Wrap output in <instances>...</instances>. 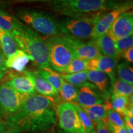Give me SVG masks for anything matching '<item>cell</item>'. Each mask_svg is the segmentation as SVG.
<instances>
[{"label":"cell","instance_id":"6da1fadb","mask_svg":"<svg viewBox=\"0 0 133 133\" xmlns=\"http://www.w3.org/2000/svg\"><path fill=\"white\" fill-rule=\"evenodd\" d=\"M56 121L52 99L37 94L30 96L17 112L6 118L11 129L19 132L47 131Z\"/></svg>","mask_w":133,"mask_h":133},{"label":"cell","instance_id":"4fadbf2b","mask_svg":"<svg viewBox=\"0 0 133 133\" xmlns=\"http://www.w3.org/2000/svg\"><path fill=\"white\" fill-rule=\"evenodd\" d=\"M64 37L69 43L74 52L75 58H81L89 60L97 57L101 55L94 38H92V39L88 43H84L79 39L65 36Z\"/></svg>","mask_w":133,"mask_h":133},{"label":"cell","instance_id":"60d3db41","mask_svg":"<svg viewBox=\"0 0 133 133\" xmlns=\"http://www.w3.org/2000/svg\"><path fill=\"white\" fill-rule=\"evenodd\" d=\"M4 133H21V132H19V131H18L17 130H15V129H10L9 130H8L7 131H5Z\"/></svg>","mask_w":133,"mask_h":133},{"label":"cell","instance_id":"f35d334b","mask_svg":"<svg viewBox=\"0 0 133 133\" xmlns=\"http://www.w3.org/2000/svg\"><path fill=\"white\" fill-rule=\"evenodd\" d=\"M59 0H15V3H33L38 1H55Z\"/></svg>","mask_w":133,"mask_h":133},{"label":"cell","instance_id":"7bdbcfd3","mask_svg":"<svg viewBox=\"0 0 133 133\" xmlns=\"http://www.w3.org/2000/svg\"><path fill=\"white\" fill-rule=\"evenodd\" d=\"M5 71H0V82L2 81V79H3V78L5 76Z\"/></svg>","mask_w":133,"mask_h":133},{"label":"cell","instance_id":"7c38bea8","mask_svg":"<svg viewBox=\"0 0 133 133\" xmlns=\"http://www.w3.org/2000/svg\"><path fill=\"white\" fill-rule=\"evenodd\" d=\"M117 66V58L99 55L97 57L88 60L86 69L88 70H99L109 76L112 86L115 78L116 69Z\"/></svg>","mask_w":133,"mask_h":133},{"label":"cell","instance_id":"484cf974","mask_svg":"<svg viewBox=\"0 0 133 133\" xmlns=\"http://www.w3.org/2000/svg\"><path fill=\"white\" fill-rule=\"evenodd\" d=\"M119 79L130 84H133V70L128 63L123 62L116 66Z\"/></svg>","mask_w":133,"mask_h":133},{"label":"cell","instance_id":"7a4b0ae2","mask_svg":"<svg viewBox=\"0 0 133 133\" xmlns=\"http://www.w3.org/2000/svg\"><path fill=\"white\" fill-rule=\"evenodd\" d=\"M11 35L20 49L25 52L39 69H52L47 43L37 32L23 24Z\"/></svg>","mask_w":133,"mask_h":133},{"label":"cell","instance_id":"277c9868","mask_svg":"<svg viewBox=\"0 0 133 133\" xmlns=\"http://www.w3.org/2000/svg\"><path fill=\"white\" fill-rule=\"evenodd\" d=\"M107 0H59L50 2L55 12L66 17L91 14L105 9Z\"/></svg>","mask_w":133,"mask_h":133},{"label":"cell","instance_id":"74e56055","mask_svg":"<svg viewBox=\"0 0 133 133\" xmlns=\"http://www.w3.org/2000/svg\"><path fill=\"white\" fill-rule=\"evenodd\" d=\"M124 124L133 128V116H129L128 115H124Z\"/></svg>","mask_w":133,"mask_h":133},{"label":"cell","instance_id":"30bf717a","mask_svg":"<svg viewBox=\"0 0 133 133\" xmlns=\"http://www.w3.org/2000/svg\"><path fill=\"white\" fill-rule=\"evenodd\" d=\"M132 8V1H128L119 7L113 9L107 14L101 16L94 26L92 38H96L107 32L114 21L118 17L127 11H130Z\"/></svg>","mask_w":133,"mask_h":133},{"label":"cell","instance_id":"1f68e13d","mask_svg":"<svg viewBox=\"0 0 133 133\" xmlns=\"http://www.w3.org/2000/svg\"><path fill=\"white\" fill-rule=\"evenodd\" d=\"M94 133H112L108 120L102 121L97 125V128L94 130Z\"/></svg>","mask_w":133,"mask_h":133},{"label":"cell","instance_id":"7402d4cb","mask_svg":"<svg viewBox=\"0 0 133 133\" xmlns=\"http://www.w3.org/2000/svg\"><path fill=\"white\" fill-rule=\"evenodd\" d=\"M59 94L65 102L75 103L77 102V88L64 79Z\"/></svg>","mask_w":133,"mask_h":133},{"label":"cell","instance_id":"ac0fdd59","mask_svg":"<svg viewBox=\"0 0 133 133\" xmlns=\"http://www.w3.org/2000/svg\"><path fill=\"white\" fill-rule=\"evenodd\" d=\"M94 39L101 55L118 58L119 56L115 49L114 41L107 32Z\"/></svg>","mask_w":133,"mask_h":133},{"label":"cell","instance_id":"f1b7e54d","mask_svg":"<svg viewBox=\"0 0 133 133\" xmlns=\"http://www.w3.org/2000/svg\"><path fill=\"white\" fill-rule=\"evenodd\" d=\"M75 107L77 114L78 115V116L80 119V120L82 123L83 127H84V131L86 133H90L94 130V124L91 121V119L89 118V117L86 114V113L84 112V110L77 103H73Z\"/></svg>","mask_w":133,"mask_h":133},{"label":"cell","instance_id":"f6af8a7d","mask_svg":"<svg viewBox=\"0 0 133 133\" xmlns=\"http://www.w3.org/2000/svg\"><path fill=\"white\" fill-rule=\"evenodd\" d=\"M90 133H94V130H93V131H92V132H90Z\"/></svg>","mask_w":133,"mask_h":133},{"label":"cell","instance_id":"ffe728a7","mask_svg":"<svg viewBox=\"0 0 133 133\" xmlns=\"http://www.w3.org/2000/svg\"><path fill=\"white\" fill-rule=\"evenodd\" d=\"M23 25L19 19L6 11L0 9V29L12 34Z\"/></svg>","mask_w":133,"mask_h":133},{"label":"cell","instance_id":"d4e9b609","mask_svg":"<svg viewBox=\"0 0 133 133\" xmlns=\"http://www.w3.org/2000/svg\"><path fill=\"white\" fill-rule=\"evenodd\" d=\"M132 84L124 82L120 79H116L113 85V94L130 98L132 96Z\"/></svg>","mask_w":133,"mask_h":133},{"label":"cell","instance_id":"8d00e7d4","mask_svg":"<svg viewBox=\"0 0 133 133\" xmlns=\"http://www.w3.org/2000/svg\"><path fill=\"white\" fill-rule=\"evenodd\" d=\"M7 70L6 66V57L3 54L2 51H0V71H5Z\"/></svg>","mask_w":133,"mask_h":133},{"label":"cell","instance_id":"b9f144b4","mask_svg":"<svg viewBox=\"0 0 133 133\" xmlns=\"http://www.w3.org/2000/svg\"><path fill=\"white\" fill-rule=\"evenodd\" d=\"M125 126L126 129H127L128 133H133V128L129 127V126L126 125V124H125Z\"/></svg>","mask_w":133,"mask_h":133},{"label":"cell","instance_id":"d590c367","mask_svg":"<svg viewBox=\"0 0 133 133\" xmlns=\"http://www.w3.org/2000/svg\"><path fill=\"white\" fill-rule=\"evenodd\" d=\"M109 124L112 133H128L127 129H126L125 125L123 126H121V127H119V126H116L113 125V124L110 123L109 122Z\"/></svg>","mask_w":133,"mask_h":133},{"label":"cell","instance_id":"d6a6232c","mask_svg":"<svg viewBox=\"0 0 133 133\" xmlns=\"http://www.w3.org/2000/svg\"><path fill=\"white\" fill-rule=\"evenodd\" d=\"M130 0H107L106 8L115 9Z\"/></svg>","mask_w":133,"mask_h":133},{"label":"cell","instance_id":"836d02e7","mask_svg":"<svg viewBox=\"0 0 133 133\" xmlns=\"http://www.w3.org/2000/svg\"><path fill=\"white\" fill-rule=\"evenodd\" d=\"M81 108H82V107H81ZM82 109L84 110V111L86 113V114H87L88 116H89V118H90L91 119V121H92V123H94V126H97L99 124L101 123H102V121H106V120H103V119H101L100 118L98 117L97 116H96V115L92 114V112H89V111L88 110L84 109V108H82ZM107 120H108V119H107Z\"/></svg>","mask_w":133,"mask_h":133},{"label":"cell","instance_id":"e0dca14e","mask_svg":"<svg viewBox=\"0 0 133 133\" xmlns=\"http://www.w3.org/2000/svg\"><path fill=\"white\" fill-rule=\"evenodd\" d=\"M30 60V57L25 52L19 49L14 54L6 58V66L7 69H13L19 72H23Z\"/></svg>","mask_w":133,"mask_h":133},{"label":"cell","instance_id":"4dcf8cb0","mask_svg":"<svg viewBox=\"0 0 133 133\" xmlns=\"http://www.w3.org/2000/svg\"><path fill=\"white\" fill-rule=\"evenodd\" d=\"M80 107L84 108L89 112H92V114L96 115L98 117L103 120H107V112H106L105 107L104 104H97L94 105L92 106H89V107H84V106H81Z\"/></svg>","mask_w":133,"mask_h":133},{"label":"cell","instance_id":"5bb4252c","mask_svg":"<svg viewBox=\"0 0 133 133\" xmlns=\"http://www.w3.org/2000/svg\"><path fill=\"white\" fill-rule=\"evenodd\" d=\"M23 73L25 76L30 79L35 89L36 92L39 93L40 95L52 98L59 94V92L56 90L46 79L38 75L35 71L25 70Z\"/></svg>","mask_w":133,"mask_h":133},{"label":"cell","instance_id":"2e32d148","mask_svg":"<svg viewBox=\"0 0 133 133\" xmlns=\"http://www.w3.org/2000/svg\"><path fill=\"white\" fill-rule=\"evenodd\" d=\"M5 83L21 94L28 96H33L36 94L33 84L26 76L11 75L9 80Z\"/></svg>","mask_w":133,"mask_h":133},{"label":"cell","instance_id":"f546056e","mask_svg":"<svg viewBox=\"0 0 133 133\" xmlns=\"http://www.w3.org/2000/svg\"><path fill=\"white\" fill-rule=\"evenodd\" d=\"M115 42V46L118 56H120L124 51L132 48L133 45V36H129L122 39L116 40Z\"/></svg>","mask_w":133,"mask_h":133},{"label":"cell","instance_id":"ee69618b","mask_svg":"<svg viewBox=\"0 0 133 133\" xmlns=\"http://www.w3.org/2000/svg\"><path fill=\"white\" fill-rule=\"evenodd\" d=\"M42 133H54V132H42Z\"/></svg>","mask_w":133,"mask_h":133},{"label":"cell","instance_id":"bcb514c9","mask_svg":"<svg viewBox=\"0 0 133 133\" xmlns=\"http://www.w3.org/2000/svg\"><path fill=\"white\" fill-rule=\"evenodd\" d=\"M0 51H1V45H0Z\"/></svg>","mask_w":133,"mask_h":133},{"label":"cell","instance_id":"83f0119b","mask_svg":"<svg viewBox=\"0 0 133 133\" xmlns=\"http://www.w3.org/2000/svg\"><path fill=\"white\" fill-rule=\"evenodd\" d=\"M105 107L106 112H107V119L110 123L116 126H123L125 125L123 119L121 116L117 112H116L111 107L110 103L109 101H105Z\"/></svg>","mask_w":133,"mask_h":133},{"label":"cell","instance_id":"5b68a950","mask_svg":"<svg viewBox=\"0 0 133 133\" xmlns=\"http://www.w3.org/2000/svg\"><path fill=\"white\" fill-rule=\"evenodd\" d=\"M44 39L48 46L51 69L62 73L75 58L69 43L65 38L61 35L47 36Z\"/></svg>","mask_w":133,"mask_h":133},{"label":"cell","instance_id":"52a82bcc","mask_svg":"<svg viewBox=\"0 0 133 133\" xmlns=\"http://www.w3.org/2000/svg\"><path fill=\"white\" fill-rule=\"evenodd\" d=\"M56 113L63 132L86 133L73 103H61L57 106Z\"/></svg>","mask_w":133,"mask_h":133},{"label":"cell","instance_id":"d6986e66","mask_svg":"<svg viewBox=\"0 0 133 133\" xmlns=\"http://www.w3.org/2000/svg\"><path fill=\"white\" fill-rule=\"evenodd\" d=\"M0 45L4 57L8 58L19 49L16 41L11 33L0 29Z\"/></svg>","mask_w":133,"mask_h":133},{"label":"cell","instance_id":"e575fe53","mask_svg":"<svg viewBox=\"0 0 133 133\" xmlns=\"http://www.w3.org/2000/svg\"><path fill=\"white\" fill-rule=\"evenodd\" d=\"M122 57L128 62L132 63L133 62V48H130L121 54Z\"/></svg>","mask_w":133,"mask_h":133},{"label":"cell","instance_id":"603a6c76","mask_svg":"<svg viewBox=\"0 0 133 133\" xmlns=\"http://www.w3.org/2000/svg\"><path fill=\"white\" fill-rule=\"evenodd\" d=\"M130 98L126 97L123 96L112 94V95L111 96V107L120 115H124L126 110L131 105H129L130 104L129 103Z\"/></svg>","mask_w":133,"mask_h":133},{"label":"cell","instance_id":"3957f363","mask_svg":"<svg viewBox=\"0 0 133 133\" xmlns=\"http://www.w3.org/2000/svg\"><path fill=\"white\" fill-rule=\"evenodd\" d=\"M101 16L99 14H91L66 17L57 22L60 33L65 37L81 41L90 39L92 38L94 26Z\"/></svg>","mask_w":133,"mask_h":133},{"label":"cell","instance_id":"cb8c5ba5","mask_svg":"<svg viewBox=\"0 0 133 133\" xmlns=\"http://www.w3.org/2000/svg\"><path fill=\"white\" fill-rule=\"evenodd\" d=\"M88 70L80 71L71 74H61V76L65 81L75 86H78L87 82Z\"/></svg>","mask_w":133,"mask_h":133},{"label":"cell","instance_id":"9c48e42d","mask_svg":"<svg viewBox=\"0 0 133 133\" xmlns=\"http://www.w3.org/2000/svg\"><path fill=\"white\" fill-rule=\"evenodd\" d=\"M107 33L114 41L132 35L133 12L128 11L123 13L113 23Z\"/></svg>","mask_w":133,"mask_h":133},{"label":"cell","instance_id":"8992f818","mask_svg":"<svg viewBox=\"0 0 133 133\" xmlns=\"http://www.w3.org/2000/svg\"><path fill=\"white\" fill-rule=\"evenodd\" d=\"M18 19L36 32L47 36L60 35L57 22L45 13L34 10H23L17 14Z\"/></svg>","mask_w":133,"mask_h":133},{"label":"cell","instance_id":"4316f807","mask_svg":"<svg viewBox=\"0 0 133 133\" xmlns=\"http://www.w3.org/2000/svg\"><path fill=\"white\" fill-rule=\"evenodd\" d=\"M88 60L81 58H74L65 68L62 74H71L86 70Z\"/></svg>","mask_w":133,"mask_h":133},{"label":"cell","instance_id":"9a60e30c","mask_svg":"<svg viewBox=\"0 0 133 133\" xmlns=\"http://www.w3.org/2000/svg\"><path fill=\"white\" fill-rule=\"evenodd\" d=\"M88 80L95 86L105 98L111 95L113 86L110 79L106 74L99 70H88Z\"/></svg>","mask_w":133,"mask_h":133},{"label":"cell","instance_id":"8fae6325","mask_svg":"<svg viewBox=\"0 0 133 133\" xmlns=\"http://www.w3.org/2000/svg\"><path fill=\"white\" fill-rule=\"evenodd\" d=\"M77 88V104L81 106L89 107L94 105L102 104L105 97L98 91L92 83L86 82L76 86Z\"/></svg>","mask_w":133,"mask_h":133},{"label":"cell","instance_id":"ab89813d","mask_svg":"<svg viewBox=\"0 0 133 133\" xmlns=\"http://www.w3.org/2000/svg\"><path fill=\"white\" fill-rule=\"evenodd\" d=\"M5 132V127L4 124L0 121V133H4Z\"/></svg>","mask_w":133,"mask_h":133},{"label":"cell","instance_id":"ba28073f","mask_svg":"<svg viewBox=\"0 0 133 133\" xmlns=\"http://www.w3.org/2000/svg\"><path fill=\"white\" fill-rule=\"evenodd\" d=\"M30 96L21 94L6 83L0 84V112L6 118L17 112Z\"/></svg>","mask_w":133,"mask_h":133},{"label":"cell","instance_id":"44dd1931","mask_svg":"<svg viewBox=\"0 0 133 133\" xmlns=\"http://www.w3.org/2000/svg\"><path fill=\"white\" fill-rule=\"evenodd\" d=\"M35 72L38 75L46 79L56 90L59 92L64 81V79L61 77V74L52 71V69H39L36 70Z\"/></svg>","mask_w":133,"mask_h":133}]
</instances>
